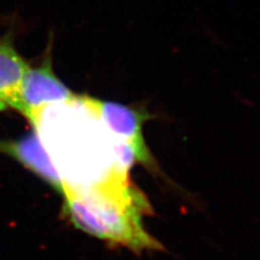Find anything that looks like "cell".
<instances>
[{"instance_id":"cell-4","label":"cell","mask_w":260,"mask_h":260,"mask_svg":"<svg viewBox=\"0 0 260 260\" xmlns=\"http://www.w3.org/2000/svg\"><path fill=\"white\" fill-rule=\"evenodd\" d=\"M80 104L94 113L116 139L133 143H145L142 134L143 125L151 116L144 111L117 102L78 95Z\"/></svg>"},{"instance_id":"cell-7","label":"cell","mask_w":260,"mask_h":260,"mask_svg":"<svg viewBox=\"0 0 260 260\" xmlns=\"http://www.w3.org/2000/svg\"><path fill=\"white\" fill-rule=\"evenodd\" d=\"M7 109H8V105H7L6 101L3 99L2 96H0V113L4 112V111H6Z\"/></svg>"},{"instance_id":"cell-6","label":"cell","mask_w":260,"mask_h":260,"mask_svg":"<svg viewBox=\"0 0 260 260\" xmlns=\"http://www.w3.org/2000/svg\"><path fill=\"white\" fill-rule=\"evenodd\" d=\"M113 148L121 172L129 173V169L137 162L146 166H154V158L146 143H133L117 139Z\"/></svg>"},{"instance_id":"cell-5","label":"cell","mask_w":260,"mask_h":260,"mask_svg":"<svg viewBox=\"0 0 260 260\" xmlns=\"http://www.w3.org/2000/svg\"><path fill=\"white\" fill-rule=\"evenodd\" d=\"M29 65L16 50L10 34L0 35V96L7 105L14 96Z\"/></svg>"},{"instance_id":"cell-2","label":"cell","mask_w":260,"mask_h":260,"mask_svg":"<svg viewBox=\"0 0 260 260\" xmlns=\"http://www.w3.org/2000/svg\"><path fill=\"white\" fill-rule=\"evenodd\" d=\"M50 48L49 45L45 58L37 67L27 69L18 91L8 103V107L21 114L35 130L49 107L75 102L78 96L56 76Z\"/></svg>"},{"instance_id":"cell-1","label":"cell","mask_w":260,"mask_h":260,"mask_svg":"<svg viewBox=\"0 0 260 260\" xmlns=\"http://www.w3.org/2000/svg\"><path fill=\"white\" fill-rule=\"evenodd\" d=\"M128 174L118 169L105 181L87 189L68 183L62 193V216L76 229L112 248H126L137 255L164 250L143 224V217L153 215V207Z\"/></svg>"},{"instance_id":"cell-3","label":"cell","mask_w":260,"mask_h":260,"mask_svg":"<svg viewBox=\"0 0 260 260\" xmlns=\"http://www.w3.org/2000/svg\"><path fill=\"white\" fill-rule=\"evenodd\" d=\"M0 153L18 161L62 195L68 182L55 167L39 133L35 129L19 139H0Z\"/></svg>"}]
</instances>
